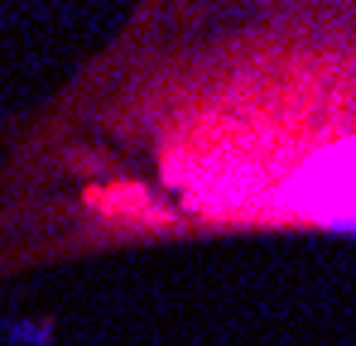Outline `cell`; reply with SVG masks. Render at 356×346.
<instances>
[{
  "mask_svg": "<svg viewBox=\"0 0 356 346\" xmlns=\"http://www.w3.org/2000/svg\"><path fill=\"white\" fill-rule=\"evenodd\" d=\"M270 226L356 231V5L140 10L0 183L15 265Z\"/></svg>",
  "mask_w": 356,
  "mask_h": 346,
  "instance_id": "1",
  "label": "cell"
}]
</instances>
